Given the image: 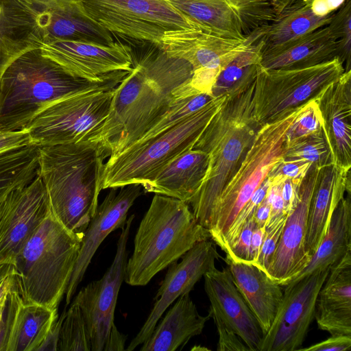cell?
Returning <instances> with one entry per match:
<instances>
[{
    "instance_id": "7bdbcfd3",
    "label": "cell",
    "mask_w": 351,
    "mask_h": 351,
    "mask_svg": "<svg viewBox=\"0 0 351 351\" xmlns=\"http://www.w3.org/2000/svg\"><path fill=\"white\" fill-rule=\"evenodd\" d=\"M256 226L253 217L243 227L238 237L226 252L227 262L250 263V242Z\"/></svg>"
},
{
    "instance_id": "f907efd6",
    "label": "cell",
    "mask_w": 351,
    "mask_h": 351,
    "mask_svg": "<svg viewBox=\"0 0 351 351\" xmlns=\"http://www.w3.org/2000/svg\"><path fill=\"white\" fill-rule=\"evenodd\" d=\"M265 234V228L255 226L251 237L250 263L254 264L257 260Z\"/></svg>"
},
{
    "instance_id": "8992f818",
    "label": "cell",
    "mask_w": 351,
    "mask_h": 351,
    "mask_svg": "<svg viewBox=\"0 0 351 351\" xmlns=\"http://www.w3.org/2000/svg\"><path fill=\"white\" fill-rule=\"evenodd\" d=\"M82 237L64 226L49 207L14 260L13 285L24 302L58 308L71 278Z\"/></svg>"
},
{
    "instance_id": "6da1fadb",
    "label": "cell",
    "mask_w": 351,
    "mask_h": 351,
    "mask_svg": "<svg viewBox=\"0 0 351 351\" xmlns=\"http://www.w3.org/2000/svg\"><path fill=\"white\" fill-rule=\"evenodd\" d=\"M136 60L114 90L109 113L88 140L98 143L109 157L136 142L176 99V90L193 73L186 61L168 56L158 47Z\"/></svg>"
},
{
    "instance_id": "7402d4cb",
    "label": "cell",
    "mask_w": 351,
    "mask_h": 351,
    "mask_svg": "<svg viewBox=\"0 0 351 351\" xmlns=\"http://www.w3.org/2000/svg\"><path fill=\"white\" fill-rule=\"evenodd\" d=\"M333 165L351 167V69L324 87L314 98Z\"/></svg>"
},
{
    "instance_id": "5bb4252c",
    "label": "cell",
    "mask_w": 351,
    "mask_h": 351,
    "mask_svg": "<svg viewBox=\"0 0 351 351\" xmlns=\"http://www.w3.org/2000/svg\"><path fill=\"white\" fill-rule=\"evenodd\" d=\"M64 315L58 318V308L24 302L12 285L0 320V351H57Z\"/></svg>"
},
{
    "instance_id": "8fae6325",
    "label": "cell",
    "mask_w": 351,
    "mask_h": 351,
    "mask_svg": "<svg viewBox=\"0 0 351 351\" xmlns=\"http://www.w3.org/2000/svg\"><path fill=\"white\" fill-rule=\"evenodd\" d=\"M37 48L58 40L103 46L114 43L112 34L86 12L82 0H6Z\"/></svg>"
},
{
    "instance_id": "83f0119b",
    "label": "cell",
    "mask_w": 351,
    "mask_h": 351,
    "mask_svg": "<svg viewBox=\"0 0 351 351\" xmlns=\"http://www.w3.org/2000/svg\"><path fill=\"white\" fill-rule=\"evenodd\" d=\"M227 263L237 288L265 335L280 304L283 295L281 285L252 263Z\"/></svg>"
},
{
    "instance_id": "ba28073f",
    "label": "cell",
    "mask_w": 351,
    "mask_h": 351,
    "mask_svg": "<svg viewBox=\"0 0 351 351\" xmlns=\"http://www.w3.org/2000/svg\"><path fill=\"white\" fill-rule=\"evenodd\" d=\"M302 106L257 130L252 143L224 186L210 217L208 230L210 238L219 247L239 211L272 167L284 158L286 133Z\"/></svg>"
},
{
    "instance_id": "9a60e30c",
    "label": "cell",
    "mask_w": 351,
    "mask_h": 351,
    "mask_svg": "<svg viewBox=\"0 0 351 351\" xmlns=\"http://www.w3.org/2000/svg\"><path fill=\"white\" fill-rule=\"evenodd\" d=\"M134 218L132 215L121 229L114 260L102 278L82 287L73 300L83 315L91 351H103L114 324L115 307L128 261L126 245Z\"/></svg>"
},
{
    "instance_id": "1f68e13d",
    "label": "cell",
    "mask_w": 351,
    "mask_h": 351,
    "mask_svg": "<svg viewBox=\"0 0 351 351\" xmlns=\"http://www.w3.org/2000/svg\"><path fill=\"white\" fill-rule=\"evenodd\" d=\"M335 12L326 16H318L313 13L308 5H304L292 10L276 23L255 32L258 36V40L263 42L262 56L328 25Z\"/></svg>"
},
{
    "instance_id": "d4e9b609",
    "label": "cell",
    "mask_w": 351,
    "mask_h": 351,
    "mask_svg": "<svg viewBox=\"0 0 351 351\" xmlns=\"http://www.w3.org/2000/svg\"><path fill=\"white\" fill-rule=\"evenodd\" d=\"M348 191H351L350 169L332 163L320 167L311 197L306 237V247L311 256L325 234L333 211Z\"/></svg>"
},
{
    "instance_id": "30bf717a",
    "label": "cell",
    "mask_w": 351,
    "mask_h": 351,
    "mask_svg": "<svg viewBox=\"0 0 351 351\" xmlns=\"http://www.w3.org/2000/svg\"><path fill=\"white\" fill-rule=\"evenodd\" d=\"M115 88L89 90L47 104L27 128L32 143L40 147L88 140L107 117Z\"/></svg>"
},
{
    "instance_id": "f1b7e54d",
    "label": "cell",
    "mask_w": 351,
    "mask_h": 351,
    "mask_svg": "<svg viewBox=\"0 0 351 351\" xmlns=\"http://www.w3.org/2000/svg\"><path fill=\"white\" fill-rule=\"evenodd\" d=\"M336 58L340 60L339 40L328 25L262 56L261 66L267 69H291L312 66Z\"/></svg>"
},
{
    "instance_id": "ab89813d",
    "label": "cell",
    "mask_w": 351,
    "mask_h": 351,
    "mask_svg": "<svg viewBox=\"0 0 351 351\" xmlns=\"http://www.w3.org/2000/svg\"><path fill=\"white\" fill-rule=\"evenodd\" d=\"M328 25L339 40L340 60L346 63L345 71L350 70L351 0H346L334 12Z\"/></svg>"
},
{
    "instance_id": "7dc6e473",
    "label": "cell",
    "mask_w": 351,
    "mask_h": 351,
    "mask_svg": "<svg viewBox=\"0 0 351 351\" xmlns=\"http://www.w3.org/2000/svg\"><path fill=\"white\" fill-rule=\"evenodd\" d=\"M351 348V336L331 335L326 340L322 341L308 348H300L303 351H349Z\"/></svg>"
},
{
    "instance_id": "7c38bea8",
    "label": "cell",
    "mask_w": 351,
    "mask_h": 351,
    "mask_svg": "<svg viewBox=\"0 0 351 351\" xmlns=\"http://www.w3.org/2000/svg\"><path fill=\"white\" fill-rule=\"evenodd\" d=\"M82 2L87 14L112 34L156 46L167 32L184 28L202 29L167 0H82Z\"/></svg>"
},
{
    "instance_id": "db71d44e",
    "label": "cell",
    "mask_w": 351,
    "mask_h": 351,
    "mask_svg": "<svg viewBox=\"0 0 351 351\" xmlns=\"http://www.w3.org/2000/svg\"><path fill=\"white\" fill-rule=\"evenodd\" d=\"M7 296L4 298L1 302H0V320L1 319L3 312L5 308V301H6Z\"/></svg>"
},
{
    "instance_id": "ee69618b",
    "label": "cell",
    "mask_w": 351,
    "mask_h": 351,
    "mask_svg": "<svg viewBox=\"0 0 351 351\" xmlns=\"http://www.w3.org/2000/svg\"><path fill=\"white\" fill-rule=\"evenodd\" d=\"M219 336L218 351H250L239 336L221 318L217 312L209 309Z\"/></svg>"
},
{
    "instance_id": "4316f807",
    "label": "cell",
    "mask_w": 351,
    "mask_h": 351,
    "mask_svg": "<svg viewBox=\"0 0 351 351\" xmlns=\"http://www.w3.org/2000/svg\"><path fill=\"white\" fill-rule=\"evenodd\" d=\"M208 160L206 152L191 149L175 158L142 187L144 191L174 197L189 204L202 185Z\"/></svg>"
},
{
    "instance_id": "4dcf8cb0",
    "label": "cell",
    "mask_w": 351,
    "mask_h": 351,
    "mask_svg": "<svg viewBox=\"0 0 351 351\" xmlns=\"http://www.w3.org/2000/svg\"><path fill=\"white\" fill-rule=\"evenodd\" d=\"M184 16L205 31L243 40L239 16L224 0H167Z\"/></svg>"
},
{
    "instance_id": "5b68a950",
    "label": "cell",
    "mask_w": 351,
    "mask_h": 351,
    "mask_svg": "<svg viewBox=\"0 0 351 351\" xmlns=\"http://www.w3.org/2000/svg\"><path fill=\"white\" fill-rule=\"evenodd\" d=\"M210 238L187 203L156 194L137 229L124 281L131 286L146 285L195 244Z\"/></svg>"
},
{
    "instance_id": "f35d334b",
    "label": "cell",
    "mask_w": 351,
    "mask_h": 351,
    "mask_svg": "<svg viewBox=\"0 0 351 351\" xmlns=\"http://www.w3.org/2000/svg\"><path fill=\"white\" fill-rule=\"evenodd\" d=\"M322 131V117L314 99L305 104L285 135V147Z\"/></svg>"
},
{
    "instance_id": "8d00e7d4",
    "label": "cell",
    "mask_w": 351,
    "mask_h": 351,
    "mask_svg": "<svg viewBox=\"0 0 351 351\" xmlns=\"http://www.w3.org/2000/svg\"><path fill=\"white\" fill-rule=\"evenodd\" d=\"M58 351H91L90 341L82 311L72 302L61 324Z\"/></svg>"
},
{
    "instance_id": "52a82bcc",
    "label": "cell",
    "mask_w": 351,
    "mask_h": 351,
    "mask_svg": "<svg viewBox=\"0 0 351 351\" xmlns=\"http://www.w3.org/2000/svg\"><path fill=\"white\" fill-rule=\"evenodd\" d=\"M228 95L215 97L199 110L162 133L136 142L104 164L102 189L132 184L143 186L181 154L193 149L199 136L220 110Z\"/></svg>"
},
{
    "instance_id": "ffe728a7",
    "label": "cell",
    "mask_w": 351,
    "mask_h": 351,
    "mask_svg": "<svg viewBox=\"0 0 351 351\" xmlns=\"http://www.w3.org/2000/svg\"><path fill=\"white\" fill-rule=\"evenodd\" d=\"M141 185L132 184L111 188L83 233L77 259L66 292V304L71 302L79 284L82 280L90 261L107 236L114 230L122 229L127 221L128 213L143 191Z\"/></svg>"
},
{
    "instance_id": "74e56055",
    "label": "cell",
    "mask_w": 351,
    "mask_h": 351,
    "mask_svg": "<svg viewBox=\"0 0 351 351\" xmlns=\"http://www.w3.org/2000/svg\"><path fill=\"white\" fill-rule=\"evenodd\" d=\"M285 159H303L318 167L332 163L323 130L285 147Z\"/></svg>"
},
{
    "instance_id": "7a4b0ae2",
    "label": "cell",
    "mask_w": 351,
    "mask_h": 351,
    "mask_svg": "<svg viewBox=\"0 0 351 351\" xmlns=\"http://www.w3.org/2000/svg\"><path fill=\"white\" fill-rule=\"evenodd\" d=\"M107 156L98 143L90 140L38 146V173L50 209L73 232L83 234L95 213Z\"/></svg>"
},
{
    "instance_id": "f6af8a7d",
    "label": "cell",
    "mask_w": 351,
    "mask_h": 351,
    "mask_svg": "<svg viewBox=\"0 0 351 351\" xmlns=\"http://www.w3.org/2000/svg\"><path fill=\"white\" fill-rule=\"evenodd\" d=\"M313 164L303 159H285L277 162L269 171L267 178L282 176L301 182Z\"/></svg>"
},
{
    "instance_id": "2e32d148",
    "label": "cell",
    "mask_w": 351,
    "mask_h": 351,
    "mask_svg": "<svg viewBox=\"0 0 351 351\" xmlns=\"http://www.w3.org/2000/svg\"><path fill=\"white\" fill-rule=\"evenodd\" d=\"M49 210L47 191L38 173L27 185L6 195L0 216V263H14Z\"/></svg>"
},
{
    "instance_id": "9c48e42d",
    "label": "cell",
    "mask_w": 351,
    "mask_h": 351,
    "mask_svg": "<svg viewBox=\"0 0 351 351\" xmlns=\"http://www.w3.org/2000/svg\"><path fill=\"white\" fill-rule=\"evenodd\" d=\"M345 71L336 58L317 65L291 69L262 66L255 80L253 117L259 127L280 119L314 99Z\"/></svg>"
},
{
    "instance_id": "9f6ffc18",
    "label": "cell",
    "mask_w": 351,
    "mask_h": 351,
    "mask_svg": "<svg viewBox=\"0 0 351 351\" xmlns=\"http://www.w3.org/2000/svg\"><path fill=\"white\" fill-rule=\"evenodd\" d=\"M302 2L305 4L309 6L312 0H302ZM310 7V6H309Z\"/></svg>"
},
{
    "instance_id": "e0dca14e",
    "label": "cell",
    "mask_w": 351,
    "mask_h": 351,
    "mask_svg": "<svg viewBox=\"0 0 351 351\" xmlns=\"http://www.w3.org/2000/svg\"><path fill=\"white\" fill-rule=\"evenodd\" d=\"M219 258L215 242L207 239L195 244L182 256L180 262L171 264L156 295L152 309L125 350H134L145 341L170 305L180 295L190 293L206 272L215 268V261Z\"/></svg>"
},
{
    "instance_id": "c3c4849f",
    "label": "cell",
    "mask_w": 351,
    "mask_h": 351,
    "mask_svg": "<svg viewBox=\"0 0 351 351\" xmlns=\"http://www.w3.org/2000/svg\"><path fill=\"white\" fill-rule=\"evenodd\" d=\"M301 182H295L289 178L281 181L280 191L285 212L289 213L296 202Z\"/></svg>"
},
{
    "instance_id": "cb8c5ba5",
    "label": "cell",
    "mask_w": 351,
    "mask_h": 351,
    "mask_svg": "<svg viewBox=\"0 0 351 351\" xmlns=\"http://www.w3.org/2000/svg\"><path fill=\"white\" fill-rule=\"evenodd\" d=\"M315 318L331 335L351 336V251L330 267L317 294Z\"/></svg>"
},
{
    "instance_id": "b9f144b4",
    "label": "cell",
    "mask_w": 351,
    "mask_h": 351,
    "mask_svg": "<svg viewBox=\"0 0 351 351\" xmlns=\"http://www.w3.org/2000/svg\"><path fill=\"white\" fill-rule=\"evenodd\" d=\"M289 213H285L273 220L269 221L265 226L263 243L257 260L254 265L261 269L267 274L277 250Z\"/></svg>"
},
{
    "instance_id": "277c9868",
    "label": "cell",
    "mask_w": 351,
    "mask_h": 351,
    "mask_svg": "<svg viewBox=\"0 0 351 351\" xmlns=\"http://www.w3.org/2000/svg\"><path fill=\"white\" fill-rule=\"evenodd\" d=\"M254 85L255 81L237 94L228 95L193 147L209 157L202 185L189 203L197 222L207 230L224 186L259 128L252 114Z\"/></svg>"
},
{
    "instance_id": "4fadbf2b",
    "label": "cell",
    "mask_w": 351,
    "mask_h": 351,
    "mask_svg": "<svg viewBox=\"0 0 351 351\" xmlns=\"http://www.w3.org/2000/svg\"><path fill=\"white\" fill-rule=\"evenodd\" d=\"M329 269L315 271L285 285L280 304L259 351L299 350L315 318L317 294Z\"/></svg>"
},
{
    "instance_id": "816d5d0a",
    "label": "cell",
    "mask_w": 351,
    "mask_h": 351,
    "mask_svg": "<svg viewBox=\"0 0 351 351\" xmlns=\"http://www.w3.org/2000/svg\"><path fill=\"white\" fill-rule=\"evenodd\" d=\"M270 214V205L265 196L264 199L257 206L253 215V219L256 226L265 228L269 219Z\"/></svg>"
},
{
    "instance_id": "11a10c76",
    "label": "cell",
    "mask_w": 351,
    "mask_h": 351,
    "mask_svg": "<svg viewBox=\"0 0 351 351\" xmlns=\"http://www.w3.org/2000/svg\"><path fill=\"white\" fill-rule=\"evenodd\" d=\"M5 196L6 195H5L2 199H0V216L1 214L2 209H3L4 199H5Z\"/></svg>"
},
{
    "instance_id": "d6986e66",
    "label": "cell",
    "mask_w": 351,
    "mask_h": 351,
    "mask_svg": "<svg viewBox=\"0 0 351 351\" xmlns=\"http://www.w3.org/2000/svg\"><path fill=\"white\" fill-rule=\"evenodd\" d=\"M319 168L313 165L303 178L298 199L286 219L267 270V275L281 286L288 284L302 271L311 258L306 247V237L311 201Z\"/></svg>"
},
{
    "instance_id": "681fc988",
    "label": "cell",
    "mask_w": 351,
    "mask_h": 351,
    "mask_svg": "<svg viewBox=\"0 0 351 351\" xmlns=\"http://www.w3.org/2000/svg\"><path fill=\"white\" fill-rule=\"evenodd\" d=\"M126 336L121 333L114 324L110 331L103 351H117L125 350Z\"/></svg>"
},
{
    "instance_id": "bcb514c9",
    "label": "cell",
    "mask_w": 351,
    "mask_h": 351,
    "mask_svg": "<svg viewBox=\"0 0 351 351\" xmlns=\"http://www.w3.org/2000/svg\"><path fill=\"white\" fill-rule=\"evenodd\" d=\"M31 144L27 129L19 131L0 130V154Z\"/></svg>"
},
{
    "instance_id": "484cf974",
    "label": "cell",
    "mask_w": 351,
    "mask_h": 351,
    "mask_svg": "<svg viewBox=\"0 0 351 351\" xmlns=\"http://www.w3.org/2000/svg\"><path fill=\"white\" fill-rule=\"evenodd\" d=\"M210 314H199L189 293L180 295L169 308L153 332L142 343L141 351H175L200 335Z\"/></svg>"
},
{
    "instance_id": "f5cc1de1",
    "label": "cell",
    "mask_w": 351,
    "mask_h": 351,
    "mask_svg": "<svg viewBox=\"0 0 351 351\" xmlns=\"http://www.w3.org/2000/svg\"><path fill=\"white\" fill-rule=\"evenodd\" d=\"M15 272L14 264L12 263H0V286Z\"/></svg>"
},
{
    "instance_id": "d6a6232c",
    "label": "cell",
    "mask_w": 351,
    "mask_h": 351,
    "mask_svg": "<svg viewBox=\"0 0 351 351\" xmlns=\"http://www.w3.org/2000/svg\"><path fill=\"white\" fill-rule=\"evenodd\" d=\"M263 42L248 43L221 71L212 88L213 97L233 95L253 83L261 66Z\"/></svg>"
},
{
    "instance_id": "60d3db41",
    "label": "cell",
    "mask_w": 351,
    "mask_h": 351,
    "mask_svg": "<svg viewBox=\"0 0 351 351\" xmlns=\"http://www.w3.org/2000/svg\"><path fill=\"white\" fill-rule=\"evenodd\" d=\"M269 184L270 182L268 178H266L254 191L247 204L239 211L227 231L222 244L220 246L223 251L225 252L228 251L238 237L245 223L253 217L256 208L265 197Z\"/></svg>"
},
{
    "instance_id": "ac0fdd59",
    "label": "cell",
    "mask_w": 351,
    "mask_h": 351,
    "mask_svg": "<svg viewBox=\"0 0 351 351\" xmlns=\"http://www.w3.org/2000/svg\"><path fill=\"white\" fill-rule=\"evenodd\" d=\"M40 51L68 73L100 81L119 71H130L134 56L130 47L114 43L103 46L75 40H58L43 44Z\"/></svg>"
},
{
    "instance_id": "d590c367",
    "label": "cell",
    "mask_w": 351,
    "mask_h": 351,
    "mask_svg": "<svg viewBox=\"0 0 351 351\" xmlns=\"http://www.w3.org/2000/svg\"><path fill=\"white\" fill-rule=\"evenodd\" d=\"M37 48L28 40L27 33L6 0H0V74L16 57Z\"/></svg>"
},
{
    "instance_id": "603a6c76",
    "label": "cell",
    "mask_w": 351,
    "mask_h": 351,
    "mask_svg": "<svg viewBox=\"0 0 351 351\" xmlns=\"http://www.w3.org/2000/svg\"><path fill=\"white\" fill-rule=\"evenodd\" d=\"M203 277L210 309L218 313L250 351H259L263 332L237 288L229 268L219 270L215 267Z\"/></svg>"
},
{
    "instance_id": "3957f363",
    "label": "cell",
    "mask_w": 351,
    "mask_h": 351,
    "mask_svg": "<svg viewBox=\"0 0 351 351\" xmlns=\"http://www.w3.org/2000/svg\"><path fill=\"white\" fill-rule=\"evenodd\" d=\"M128 73L119 71L104 80L90 81L68 73L43 56L40 48L27 50L0 74V130H25L51 102L89 90L115 88Z\"/></svg>"
},
{
    "instance_id": "f546056e",
    "label": "cell",
    "mask_w": 351,
    "mask_h": 351,
    "mask_svg": "<svg viewBox=\"0 0 351 351\" xmlns=\"http://www.w3.org/2000/svg\"><path fill=\"white\" fill-rule=\"evenodd\" d=\"M350 193L351 191L346 192L347 196L343 197L333 211L326 232L308 265L289 282L315 271L330 267L351 251Z\"/></svg>"
},
{
    "instance_id": "44dd1931",
    "label": "cell",
    "mask_w": 351,
    "mask_h": 351,
    "mask_svg": "<svg viewBox=\"0 0 351 351\" xmlns=\"http://www.w3.org/2000/svg\"><path fill=\"white\" fill-rule=\"evenodd\" d=\"M248 41L223 38L198 28L165 33L157 46L168 56L188 62L193 71H221L245 47Z\"/></svg>"
},
{
    "instance_id": "e575fe53",
    "label": "cell",
    "mask_w": 351,
    "mask_h": 351,
    "mask_svg": "<svg viewBox=\"0 0 351 351\" xmlns=\"http://www.w3.org/2000/svg\"><path fill=\"white\" fill-rule=\"evenodd\" d=\"M38 146L28 145L0 154V199L38 174Z\"/></svg>"
},
{
    "instance_id": "836d02e7",
    "label": "cell",
    "mask_w": 351,
    "mask_h": 351,
    "mask_svg": "<svg viewBox=\"0 0 351 351\" xmlns=\"http://www.w3.org/2000/svg\"><path fill=\"white\" fill-rule=\"evenodd\" d=\"M240 20L247 38L305 5L302 0H224Z\"/></svg>"
}]
</instances>
